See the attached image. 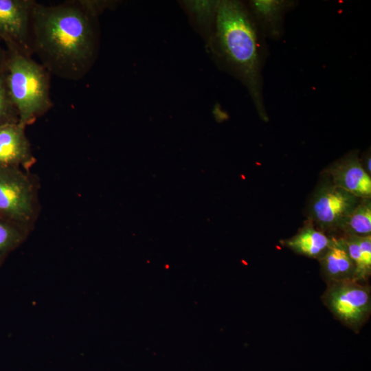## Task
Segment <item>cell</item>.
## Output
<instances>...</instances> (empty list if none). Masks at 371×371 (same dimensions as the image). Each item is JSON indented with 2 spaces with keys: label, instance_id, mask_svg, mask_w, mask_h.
<instances>
[{
  "label": "cell",
  "instance_id": "cell-17",
  "mask_svg": "<svg viewBox=\"0 0 371 371\" xmlns=\"http://www.w3.org/2000/svg\"><path fill=\"white\" fill-rule=\"evenodd\" d=\"M219 1H186L188 8L201 23L210 24L216 17Z\"/></svg>",
  "mask_w": 371,
  "mask_h": 371
},
{
  "label": "cell",
  "instance_id": "cell-6",
  "mask_svg": "<svg viewBox=\"0 0 371 371\" xmlns=\"http://www.w3.org/2000/svg\"><path fill=\"white\" fill-rule=\"evenodd\" d=\"M34 0H0V41L5 49L32 56Z\"/></svg>",
  "mask_w": 371,
  "mask_h": 371
},
{
  "label": "cell",
  "instance_id": "cell-16",
  "mask_svg": "<svg viewBox=\"0 0 371 371\" xmlns=\"http://www.w3.org/2000/svg\"><path fill=\"white\" fill-rule=\"evenodd\" d=\"M19 122L17 111L11 99L7 82L6 50L0 45V126Z\"/></svg>",
  "mask_w": 371,
  "mask_h": 371
},
{
  "label": "cell",
  "instance_id": "cell-12",
  "mask_svg": "<svg viewBox=\"0 0 371 371\" xmlns=\"http://www.w3.org/2000/svg\"><path fill=\"white\" fill-rule=\"evenodd\" d=\"M292 3L291 1L277 0H254L249 3L262 31L271 37L280 34L283 15Z\"/></svg>",
  "mask_w": 371,
  "mask_h": 371
},
{
  "label": "cell",
  "instance_id": "cell-3",
  "mask_svg": "<svg viewBox=\"0 0 371 371\" xmlns=\"http://www.w3.org/2000/svg\"><path fill=\"white\" fill-rule=\"evenodd\" d=\"M5 50L10 95L19 122L27 127L53 107L50 96L51 74L32 56L13 49Z\"/></svg>",
  "mask_w": 371,
  "mask_h": 371
},
{
  "label": "cell",
  "instance_id": "cell-2",
  "mask_svg": "<svg viewBox=\"0 0 371 371\" xmlns=\"http://www.w3.org/2000/svg\"><path fill=\"white\" fill-rule=\"evenodd\" d=\"M215 27L221 55L247 86L259 115L266 120L262 95V47L253 16L238 1H219Z\"/></svg>",
  "mask_w": 371,
  "mask_h": 371
},
{
  "label": "cell",
  "instance_id": "cell-13",
  "mask_svg": "<svg viewBox=\"0 0 371 371\" xmlns=\"http://www.w3.org/2000/svg\"><path fill=\"white\" fill-rule=\"evenodd\" d=\"M356 267V280H367L371 273V235L356 236L344 235L340 238Z\"/></svg>",
  "mask_w": 371,
  "mask_h": 371
},
{
  "label": "cell",
  "instance_id": "cell-5",
  "mask_svg": "<svg viewBox=\"0 0 371 371\" xmlns=\"http://www.w3.org/2000/svg\"><path fill=\"white\" fill-rule=\"evenodd\" d=\"M322 300L334 317L355 333L368 320L371 291L368 285L348 281L327 285Z\"/></svg>",
  "mask_w": 371,
  "mask_h": 371
},
{
  "label": "cell",
  "instance_id": "cell-10",
  "mask_svg": "<svg viewBox=\"0 0 371 371\" xmlns=\"http://www.w3.org/2000/svg\"><path fill=\"white\" fill-rule=\"evenodd\" d=\"M319 260L322 276L327 285L357 281L355 265L348 256L341 238H334L332 245Z\"/></svg>",
  "mask_w": 371,
  "mask_h": 371
},
{
  "label": "cell",
  "instance_id": "cell-1",
  "mask_svg": "<svg viewBox=\"0 0 371 371\" xmlns=\"http://www.w3.org/2000/svg\"><path fill=\"white\" fill-rule=\"evenodd\" d=\"M97 18L78 0L54 5L36 1L32 14L33 52L51 74L79 80L88 74L98 52Z\"/></svg>",
  "mask_w": 371,
  "mask_h": 371
},
{
  "label": "cell",
  "instance_id": "cell-8",
  "mask_svg": "<svg viewBox=\"0 0 371 371\" xmlns=\"http://www.w3.org/2000/svg\"><path fill=\"white\" fill-rule=\"evenodd\" d=\"M26 126L19 122L0 126V166L21 168L30 171L36 164Z\"/></svg>",
  "mask_w": 371,
  "mask_h": 371
},
{
  "label": "cell",
  "instance_id": "cell-4",
  "mask_svg": "<svg viewBox=\"0 0 371 371\" xmlns=\"http://www.w3.org/2000/svg\"><path fill=\"white\" fill-rule=\"evenodd\" d=\"M39 186L30 171L0 166V215L33 229L40 212Z\"/></svg>",
  "mask_w": 371,
  "mask_h": 371
},
{
  "label": "cell",
  "instance_id": "cell-18",
  "mask_svg": "<svg viewBox=\"0 0 371 371\" xmlns=\"http://www.w3.org/2000/svg\"><path fill=\"white\" fill-rule=\"evenodd\" d=\"M370 163H371L370 156H367L366 161V170L367 171L368 173L369 172V174H370V170H371Z\"/></svg>",
  "mask_w": 371,
  "mask_h": 371
},
{
  "label": "cell",
  "instance_id": "cell-7",
  "mask_svg": "<svg viewBox=\"0 0 371 371\" xmlns=\"http://www.w3.org/2000/svg\"><path fill=\"white\" fill-rule=\"evenodd\" d=\"M360 200L330 182L321 187L315 194L310 214L320 230L340 229L346 218Z\"/></svg>",
  "mask_w": 371,
  "mask_h": 371
},
{
  "label": "cell",
  "instance_id": "cell-15",
  "mask_svg": "<svg viewBox=\"0 0 371 371\" xmlns=\"http://www.w3.org/2000/svg\"><path fill=\"white\" fill-rule=\"evenodd\" d=\"M345 235L368 236L371 235V202L361 199L359 203L344 220L340 228Z\"/></svg>",
  "mask_w": 371,
  "mask_h": 371
},
{
  "label": "cell",
  "instance_id": "cell-14",
  "mask_svg": "<svg viewBox=\"0 0 371 371\" xmlns=\"http://www.w3.org/2000/svg\"><path fill=\"white\" fill-rule=\"evenodd\" d=\"M32 230L0 215V268L8 255L25 241Z\"/></svg>",
  "mask_w": 371,
  "mask_h": 371
},
{
  "label": "cell",
  "instance_id": "cell-11",
  "mask_svg": "<svg viewBox=\"0 0 371 371\" xmlns=\"http://www.w3.org/2000/svg\"><path fill=\"white\" fill-rule=\"evenodd\" d=\"M333 240L334 237L330 238L312 225H307L284 243L286 247L298 254L319 260L329 249Z\"/></svg>",
  "mask_w": 371,
  "mask_h": 371
},
{
  "label": "cell",
  "instance_id": "cell-9",
  "mask_svg": "<svg viewBox=\"0 0 371 371\" xmlns=\"http://www.w3.org/2000/svg\"><path fill=\"white\" fill-rule=\"evenodd\" d=\"M332 183L360 199H370L371 179L357 153H351L330 168Z\"/></svg>",
  "mask_w": 371,
  "mask_h": 371
}]
</instances>
